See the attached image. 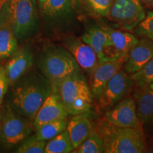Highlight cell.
Returning <instances> with one entry per match:
<instances>
[{
  "label": "cell",
  "instance_id": "cell-9",
  "mask_svg": "<svg viewBox=\"0 0 153 153\" xmlns=\"http://www.w3.org/2000/svg\"><path fill=\"white\" fill-rule=\"evenodd\" d=\"M132 82L128 73L120 70L108 82L101 97L98 99L102 108H112L123 99L128 93Z\"/></svg>",
  "mask_w": 153,
  "mask_h": 153
},
{
  "label": "cell",
  "instance_id": "cell-24",
  "mask_svg": "<svg viewBox=\"0 0 153 153\" xmlns=\"http://www.w3.org/2000/svg\"><path fill=\"white\" fill-rule=\"evenodd\" d=\"M46 141L37 138L36 135H30L16 149L18 153H43L45 152Z\"/></svg>",
  "mask_w": 153,
  "mask_h": 153
},
{
  "label": "cell",
  "instance_id": "cell-14",
  "mask_svg": "<svg viewBox=\"0 0 153 153\" xmlns=\"http://www.w3.org/2000/svg\"><path fill=\"white\" fill-rule=\"evenodd\" d=\"M68 114L60 97L54 90L40 107L33 120L34 128L54 120L66 119Z\"/></svg>",
  "mask_w": 153,
  "mask_h": 153
},
{
  "label": "cell",
  "instance_id": "cell-3",
  "mask_svg": "<svg viewBox=\"0 0 153 153\" xmlns=\"http://www.w3.org/2000/svg\"><path fill=\"white\" fill-rule=\"evenodd\" d=\"M0 26L10 28L18 41L33 36L38 27L36 0H7L0 12Z\"/></svg>",
  "mask_w": 153,
  "mask_h": 153
},
{
  "label": "cell",
  "instance_id": "cell-32",
  "mask_svg": "<svg viewBox=\"0 0 153 153\" xmlns=\"http://www.w3.org/2000/svg\"><path fill=\"white\" fill-rule=\"evenodd\" d=\"M3 1V0H0V2H1V1Z\"/></svg>",
  "mask_w": 153,
  "mask_h": 153
},
{
  "label": "cell",
  "instance_id": "cell-18",
  "mask_svg": "<svg viewBox=\"0 0 153 153\" xmlns=\"http://www.w3.org/2000/svg\"><path fill=\"white\" fill-rule=\"evenodd\" d=\"M76 0H47L40 9L50 22H57L67 18L72 14Z\"/></svg>",
  "mask_w": 153,
  "mask_h": 153
},
{
  "label": "cell",
  "instance_id": "cell-15",
  "mask_svg": "<svg viewBox=\"0 0 153 153\" xmlns=\"http://www.w3.org/2000/svg\"><path fill=\"white\" fill-rule=\"evenodd\" d=\"M153 57V41L143 37L138 40L125 57L123 68L128 74L139 71Z\"/></svg>",
  "mask_w": 153,
  "mask_h": 153
},
{
  "label": "cell",
  "instance_id": "cell-31",
  "mask_svg": "<svg viewBox=\"0 0 153 153\" xmlns=\"http://www.w3.org/2000/svg\"><path fill=\"white\" fill-rule=\"evenodd\" d=\"M150 85V88H151V89H152V90H153V82H152V83H151V84H150V85Z\"/></svg>",
  "mask_w": 153,
  "mask_h": 153
},
{
  "label": "cell",
  "instance_id": "cell-26",
  "mask_svg": "<svg viewBox=\"0 0 153 153\" xmlns=\"http://www.w3.org/2000/svg\"><path fill=\"white\" fill-rule=\"evenodd\" d=\"M137 34L146 37L153 41V12L150 11L145 18L137 25Z\"/></svg>",
  "mask_w": 153,
  "mask_h": 153
},
{
  "label": "cell",
  "instance_id": "cell-25",
  "mask_svg": "<svg viewBox=\"0 0 153 153\" xmlns=\"http://www.w3.org/2000/svg\"><path fill=\"white\" fill-rule=\"evenodd\" d=\"M131 79L138 86L149 85L153 82V57L139 71L132 74Z\"/></svg>",
  "mask_w": 153,
  "mask_h": 153
},
{
  "label": "cell",
  "instance_id": "cell-10",
  "mask_svg": "<svg viewBox=\"0 0 153 153\" xmlns=\"http://www.w3.org/2000/svg\"><path fill=\"white\" fill-rule=\"evenodd\" d=\"M104 119L120 127H142L143 126L137 116L135 100L131 97H126L111 109L106 111Z\"/></svg>",
  "mask_w": 153,
  "mask_h": 153
},
{
  "label": "cell",
  "instance_id": "cell-12",
  "mask_svg": "<svg viewBox=\"0 0 153 153\" xmlns=\"http://www.w3.org/2000/svg\"><path fill=\"white\" fill-rule=\"evenodd\" d=\"M63 45L72 55L82 71L90 76L99 64L98 57L92 48L76 38H68Z\"/></svg>",
  "mask_w": 153,
  "mask_h": 153
},
{
  "label": "cell",
  "instance_id": "cell-23",
  "mask_svg": "<svg viewBox=\"0 0 153 153\" xmlns=\"http://www.w3.org/2000/svg\"><path fill=\"white\" fill-rule=\"evenodd\" d=\"M74 152L77 153H101L104 152V143L98 132L94 129L87 139L82 142Z\"/></svg>",
  "mask_w": 153,
  "mask_h": 153
},
{
  "label": "cell",
  "instance_id": "cell-28",
  "mask_svg": "<svg viewBox=\"0 0 153 153\" xmlns=\"http://www.w3.org/2000/svg\"><path fill=\"white\" fill-rule=\"evenodd\" d=\"M9 86V82L6 75L4 68L0 67V105L2 104L4 97L7 93Z\"/></svg>",
  "mask_w": 153,
  "mask_h": 153
},
{
  "label": "cell",
  "instance_id": "cell-27",
  "mask_svg": "<svg viewBox=\"0 0 153 153\" xmlns=\"http://www.w3.org/2000/svg\"><path fill=\"white\" fill-rule=\"evenodd\" d=\"M87 1L94 12L101 16L107 17L114 0H87Z\"/></svg>",
  "mask_w": 153,
  "mask_h": 153
},
{
  "label": "cell",
  "instance_id": "cell-30",
  "mask_svg": "<svg viewBox=\"0 0 153 153\" xmlns=\"http://www.w3.org/2000/svg\"><path fill=\"white\" fill-rule=\"evenodd\" d=\"M46 1H47V0H37L40 9H41L42 7H43L44 4H45V2H46Z\"/></svg>",
  "mask_w": 153,
  "mask_h": 153
},
{
  "label": "cell",
  "instance_id": "cell-16",
  "mask_svg": "<svg viewBox=\"0 0 153 153\" xmlns=\"http://www.w3.org/2000/svg\"><path fill=\"white\" fill-rule=\"evenodd\" d=\"M137 116L141 124L153 122V90L150 85L138 86L133 95Z\"/></svg>",
  "mask_w": 153,
  "mask_h": 153
},
{
  "label": "cell",
  "instance_id": "cell-17",
  "mask_svg": "<svg viewBox=\"0 0 153 153\" xmlns=\"http://www.w3.org/2000/svg\"><path fill=\"white\" fill-rule=\"evenodd\" d=\"M85 114L73 116V117L68 122L66 129L74 150L89 137L94 130L90 120Z\"/></svg>",
  "mask_w": 153,
  "mask_h": 153
},
{
  "label": "cell",
  "instance_id": "cell-22",
  "mask_svg": "<svg viewBox=\"0 0 153 153\" xmlns=\"http://www.w3.org/2000/svg\"><path fill=\"white\" fill-rule=\"evenodd\" d=\"M68 120L60 119L48 122L35 129L36 136L42 140H49L66 129Z\"/></svg>",
  "mask_w": 153,
  "mask_h": 153
},
{
  "label": "cell",
  "instance_id": "cell-2",
  "mask_svg": "<svg viewBox=\"0 0 153 153\" xmlns=\"http://www.w3.org/2000/svg\"><path fill=\"white\" fill-rule=\"evenodd\" d=\"M106 153H140L146 148L143 127H120L104 118L99 122L97 129Z\"/></svg>",
  "mask_w": 153,
  "mask_h": 153
},
{
  "label": "cell",
  "instance_id": "cell-6",
  "mask_svg": "<svg viewBox=\"0 0 153 153\" xmlns=\"http://www.w3.org/2000/svg\"><path fill=\"white\" fill-rule=\"evenodd\" d=\"M35 131L33 120L19 114L7 104L0 111V146L13 149L22 144Z\"/></svg>",
  "mask_w": 153,
  "mask_h": 153
},
{
  "label": "cell",
  "instance_id": "cell-20",
  "mask_svg": "<svg viewBox=\"0 0 153 153\" xmlns=\"http://www.w3.org/2000/svg\"><path fill=\"white\" fill-rule=\"evenodd\" d=\"M18 40L8 26H0V60L9 58L18 49Z\"/></svg>",
  "mask_w": 153,
  "mask_h": 153
},
{
  "label": "cell",
  "instance_id": "cell-13",
  "mask_svg": "<svg viewBox=\"0 0 153 153\" xmlns=\"http://www.w3.org/2000/svg\"><path fill=\"white\" fill-rule=\"evenodd\" d=\"M125 57L114 60L100 62L90 76L89 87L93 97L99 99L111 79L122 70Z\"/></svg>",
  "mask_w": 153,
  "mask_h": 153
},
{
  "label": "cell",
  "instance_id": "cell-7",
  "mask_svg": "<svg viewBox=\"0 0 153 153\" xmlns=\"http://www.w3.org/2000/svg\"><path fill=\"white\" fill-rule=\"evenodd\" d=\"M146 14L140 0H114L108 17L124 30H131L145 18Z\"/></svg>",
  "mask_w": 153,
  "mask_h": 153
},
{
  "label": "cell",
  "instance_id": "cell-19",
  "mask_svg": "<svg viewBox=\"0 0 153 153\" xmlns=\"http://www.w3.org/2000/svg\"><path fill=\"white\" fill-rule=\"evenodd\" d=\"M110 36L113 44L120 57H125L129 51L136 45L138 39L128 32L114 29L109 26L103 27Z\"/></svg>",
  "mask_w": 153,
  "mask_h": 153
},
{
  "label": "cell",
  "instance_id": "cell-11",
  "mask_svg": "<svg viewBox=\"0 0 153 153\" xmlns=\"http://www.w3.org/2000/svg\"><path fill=\"white\" fill-rule=\"evenodd\" d=\"M34 64V56L31 49L28 45L18 48L6 63L4 70L9 85L31 70Z\"/></svg>",
  "mask_w": 153,
  "mask_h": 153
},
{
  "label": "cell",
  "instance_id": "cell-8",
  "mask_svg": "<svg viewBox=\"0 0 153 153\" xmlns=\"http://www.w3.org/2000/svg\"><path fill=\"white\" fill-rule=\"evenodd\" d=\"M81 39L94 49L99 63L122 57L113 44L109 35L103 27L89 28L82 36Z\"/></svg>",
  "mask_w": 153,
  "mask_h": 153
},
{
  "label": "cell",
  "instance_id": "cell-21",
  "mask_svg": "<svg viewBox=\"0 0 153 153\" xmlns=\"http://www.w3.org/2000/svg\"><path fill=\"white\" fill-rule=\"evenodd\" d=\"M74 150L67 129L55 135L46 143L45 153H68Z\"/></svg>",
  "mask_w": 153,
  "mask_h": 153
},
{
  "label": "cell",
  "instance_id": "cell-33",
  "mask_svg": "<svg viewBox=\"0 0 153 153\" xmlns=\"http://www.w3.org/2000/svg\"><path fill=\"white\" fill-rule=\"evenodd\" d=\"M0 111H1V108H0Z\"/></svg>",
  "mask_w": 153,
  "mask_h": 153
},
{
  "label": "cell",
  "instance_id": "cell-1",
  "mask_svg": "<svg viewBox=\"0 0 153 153\" xmlns=\"http://www.w3.org/2000/svg\"><path fill=\"white\" fill-rule=\"evenodd\" d=\"M11 86V107L31 120L53 91L52 83L46 76L41 72L31 70Z\"/></svg>",
  "mask_w": 153,
  "mask_h": 153
},
{
  "label": "cell",
  "instance_id": "cell-4",
  "mask_svg": "<svg viewBox=\"0 0 153 153\" xmlns=\"http://www.w3.org/2000/svg\"><path fill=\"white\" fill-rule=\"evenodd\" d=\"M37 63L40 72L52 84L82 73L71 53L64 46L53 43L44 44L38 53Z\"/></svg>",
  "mask_w": 153,
  "mask_h": 153
},
{
  "label": "cell",
  "instance_id": "cell-29",
  "mask_svg": "<svg viewBox=\"0 0 153 153\" xmlns=\"http://www.w3.org/2000/svg\"><path fill=\"white\" fill-rule=\"evenodd\" d=\"M141 3L149 8H153V0H140Z\"/></svg>",
  "mask_w": 153,
  "mask_h": 153
},
{
  "label": "cell",
  "instance_id": "cell-5",
  "mask_svg": "<svg viewBox=\"0 0 153 153\" xmlns=\"http://www.w3.org/2000/svg\"><path fill=\"white\" fill-rule=\"evenodd\" d=\"M52 85L68 115L76 116L89 111L93 95L83 73L68 76Z\"/></svg>",
  "mask_w": 153,
  "mask_h": 153
}]
</instances>
